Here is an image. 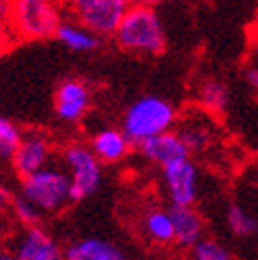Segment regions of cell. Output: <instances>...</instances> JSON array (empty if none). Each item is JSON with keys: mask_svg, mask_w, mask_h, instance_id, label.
<instances>
[{"mask_svg": "<svg viewBox=\"0 0 258 260\" xmlns=\"http://www.w3.org/2000/svg\"><path fill=\"white\" fill-rule=\"evenodd\" d=\"M9 9H11V0H0V53L15 43L9 28Z\"/></svg>", "mask_w": 258, "mask_h": 260, "instance_id": "cell-23", "label": "cell"}, {"mask_svg": "<svg viewBox=\"0 0 258 260\" xmlns=\"http://www.w3.org/2000/svg\"><path fill=\"white\" fill-rule=\"evenodd\" d=\"M3 212H5V210H0V233H3V229H5V218H3Z\"/></svg>", "mask_w": 258, "mask_h": 260, "instance_id": "cell-28", "label": "cell"}, {"mask_svg": "<svg viewBox=\"0 0 258 260\" xmlns=\"http://www.w3.org/2000/svg\"><path fill=\"white\" fill-rule=\"evenodd\" d=\"M178 110L176 106L161 95H140L129 102L121 116V129L127 138L134 142V146L142 144L159 134L176 129Z\"/></svg>", "mask_w": 258, "mask_h": 260, "instance_id": "cell-3", "label": "cell"}, {"mask_svg": "<svg viewBox=\"0 0 258 260\" xmlns=\"http://www.w3.org/2000/svg\"><path fill=\"white\" fill-rule=\"evenodd\" d=\"M140 231L150 243L154 245H172L176 243V233H174V220L170 207H159L152 205L144 210L140 218Z\"/></svg>", "mask_w": 258, "mask_h": 260, "instance_id": "cell-16", "label": "cell"}, {"mask_svg": "<svg viewBox=\"0 0 258 260\" xmlns=\"http://www.w3.org/2000/svg\"><path fill=\"white\" fill-rule=\"evenodd\" d=\"M243 81L248 83V87L258 93V63H250L243 68Z\"/></svg>", "mask_w": 258, "mask_h": 260, "instance_id": "cell-24", "label": "cell"}, {"mask_svg": "<svg viewBox=\"0 0 258 260\" xmlns=\"http://www.w3.org/2000/svg\"><path fill=\"white\" fill-rule=\"evenodd\" d=\"M55 38L61 43V47H66L72 53H93L100 47L102 36L74 19H63Z\"/></svg>", "mask_w": 258, "mask_h": 260, "instance_id": "cell-17", "label": "cell"}, {"mask_svg": "<svg viewBox=\"0 0 258 260\" xmlns=\"http://www.w3.org/2000/svg\"><path fill=\"white\" fill-rule=\"evenodd\" d=\"M161 184L170 205H195L199 197V170L190 157L161 167Z\"/></svg>", "mask_w": 258, "mask_h": 260, "instance_id": "cell-8", "label": "cell"}, {"mask_svg": "<svg viewBox=\"0 0 258 260\" xmlns=\"http://www.w3.org/2000/svg\"><path fill=\"white\" fill-rule=\"evenodd\" d=\"M13 192L11 186L7 184V182L0 178V210H9V205H11V199H13Z\"/></svg>", "mask_w": 258, "mask_h": 260, "instance_id": "cell-25", "label": "cell"}, {"mask_svg": "<svg viewBox=\"0 0 258 260\" xmlns=\"http://www.w3.org/2000/svg\"><path fill=\"white\" fill-rule=\"evenodd\" d=\"M110 38L125 53L144 57H159L167 49V34L157 9L142 3H134L127 9Z\"/></svg>", "mask_w": 258, "mask_h": 260, "instance_id": "cell-1", "label": "cell"}, {"mask_svg": "<svg viewBox=\"0 0 258 260\" xmlns=\"http://www.w3.org/2000/svg\"><path fill=\"white\" fill-rule=\"evenodd\" d=\"M89 146L104 165H117L129 157L134 142L127 138L121 127H100L89 138Z\"/></svg>", "mask_w": 258, "mask_h": 260, "instance_id": "cell-13", "label": "cell"}, {"mask_svg": "<svg viewBox=\"0 0 258 260\" xmlns=\"http://www.w3.org/2000/svg\"><path fill=\"white\" fill-rule=\"evenodd\" d=\"M190 258L192 260H233L231 252L220 241L210 239V237H203L195 248L190 250Z\"/></svg>", "mask_w": 258, "mask_h": 260, "instance_id": "cell-22", "label": "cell"}, {"mask_svg": "<svg viewBox=\"0 0 258 260\" xmlns=\"http://www.w3.org/2000/svg\"><path fill=\"white\" fill-rule=\"evenodd\" d=\"M136 3H142V5H150V7H159V5L167 3V0H136Z\"/></svg>", "mask_w": 258, "mask_h": 260, "instance_id": "cell-27", "label": "cell"}, {"mask_svg": "<svg viewBox=\"0 0 258 260\" xmlns=\"http://www.w3.org/2000/svg\"><path fill=\"white\" fill-rule=\"evenodd\" d=\"M66 260H129L119 243L102 235H83L63 245Z\"/></svg>", "mask_w": 258, "mask_h": 260, "instance_id": "cell-11", "label": "cell"}, {"mask_svg": "<svg viewBox=\"0 0 258 260\" xmlns=\"http://www.w3.org/2000/svg\"><path fill=\"white\" fill-rule=\"evenodd\" d=\"M138 152L146 163H152L157 167H165L172 161L190 157L186 144L182 142V138L178 136L176 129H170V132L142 142V144H138Z\"/></svg>", "mask_w": 258, "mask_h": 260, "instance_id": "cell-12", "label": "cell"}, {"mask_svg": "<svg viewBox=\"0 0 258 260\" xmlns=\"http://www.w3.org/2000/svg\"><path fill=\"white\" fill-rule=\"evenodd\" d=\"M9 248L19 260H66L63 245L43 224L21 226Z\"/></svg>", "mask_w": 258, "mask_h": 260, "instance_id": "cell-10", "label": "cell"}, {"mask_svg": "<svg viewBox=\"0 0 258 260\" xmlns=\"http://www.w3.org/2000/svg\"><path fill=\"white\" fill-rule=\"evenodd\" d=\"M11 218L15 220V222L19 226H36V224H43V212L38 210V207L25 197V194H21L19 190L13 194V199H11V205H9V210Z\"/></svg>", "mask_w": 258, "mask_h": 260, "instance_id": "cell-20", "label": "cell"}, {"mask_svg": "<svg viewBox=\"0 0 258 260\" xmlns=\"http://www.w3.org/2000/svg\"><path fill=\"white\" fill-rule=\"evenodd\" d=\"M224 220H227L229 231L233 233V235H237V237H254V235H258V218L237 201H231L227 205Z\"/></svg>", "mask_w": 258, "mask_h": 260, "instance_id": "cell-19", "label": "cell"}, {"mask_svg": "<svg viewBox=\"0 0 258 260\" xmlns=\"http://www.w3.org/2000/svg\"><path fill=\"white\" fill-rule=\"evenodd\" d=\"M93 104V91L87 81L68 76L63 79L53 93V114L61 125L74 127L87 119Z\"/></svg>", "mask_w": 258, "mask_h": 260, "instance_id": "cell-7", "label": "cell"}, {"mask_svg": "<svg viewBox=\"0 0 258 260\" xmlns=\"http://www.w3.org/2000/svg\"><path fill=\"white\" fill-rule=\"evenodd\" d=\"M59 165L66 170L72 186L74 201H85L100 190L104 174H102V163L91 146L85 142H68L59 150Z\"/></svg>", "mask_w": 258, "mask_h": 260, "instance_id": "cell-5", "label": "cell"}, {"mask_svg": "<svg viewBox=\"0 0 258 260\" xmlns=\"http://www.w3.org/2000/svg\"><path fill=\"white\" fill-rule=\"evenodd\" d=\"M0 260H19L11 248H0Z\"/></svg>", "mask_w": 258, "mask_h": 260, "instance_id": "cell-26", "label": "cell"}, {"mask_svg": "<svg viewBox=\"0 0 258 260\" xmlns=\"http://www.w3.org/2000/svg\"><path fill=\"white\" fill-rule=\"evenodd\" d=\"M23 132L17 127V123H13L9 116L0 114V165L11 163L13 154H15L19 142H21Z\"/></svg>", "mask_w": 258, "mask_h": 260, "instance_id": "cell-21", "label": "cell"}, {"mask_svg": "<svg viewBox=\"0 0 258 260\" xmlns=\"http://www.w3.org/2000/svg\"><path fill=\"white\" fill-rule=\"evenodd\" d=\"M176 243L182 250H192L205 237V220L195 205H170Z\"/></svg>", "mask_w": 258, "mask_h": 260, "instance_id": "cell-15", "label": "cell"}, {"mask_svg": "<svg viewBox=\"0 0 258 260\" xmlns=\"http://www.w3.org/2000/svg\"><path fill=\"white\" fill-rule=\"evenodd\" d=\"M55 159V146L53 140L43 132H25L21 136V142L11 159V170L19 180L30 176L43 167L51 165Z\"/></svg>", "mask_w": 258, "mask_h": 260, "instance_id": "cell-9", "label": "cell"}, {"mask_svg": "<svg viewBox=\"0 0 258 260\" xmlns=\"http://www.w3.org/2000/svg\"><path fill=\"white\" fill-rule=\"evenodd\" d=\"M210 119H212V114L201 110V114H197V116L190 114V116H186V119L178 121L176 132H178V136L182 138V142L186 144L190 157H192V154L208 152L214 146L216 129H214Z\"/></svg>", "mask_w": 258, "mask_h": 260, "instance_id": "cell-14", "label": "cell"}, {"mask_svg": "<svg viewBox=\"0 0 258 260\" xmlns=\"http://www.w3.org/2000/svg\"><path fill=\"white\" fill-rule=\"evenodd\" d=\"M197 104L203 112L212 116H220L229 106V87L220 79H203L195 89Z\"/></svg>", "mask_w": 258, "mask_h": 260, "instance_id": "cell-18", "label": "cell"}, {"mask_svg": "<svg viewBox=\"0 0 258 260\" xmlns=\"http://www.w3.org/2000/svg\"><path fill=\"white\" fill-rule=\"evenodd\" d=\"M66 9L61 0H11L9 28L15 41L55 38Z\"/></svg>", "mask_w": 258, "mask_h": 260, "instance_id": "cell-2", "label": "cell"}, {"mask_svg": "<svg viewBox=\"0 0 258 260\" xmlns=\"http://www.w3.org/2000/svg\"><path fill=\"white\" fill-rule=\"evenodd\" d=\"M136 0H61L66 15L100 36H112L127 9Z\"/></svg>", "mask_w": 258, "mask_h": 260, "instance_id": "cell-6", "label": "cell"}, {"mask_svg": "<svg viewBox=\"0 0 258 260\" xmlns=\"http://www.w3.org/2000/svg\"><path fill=\"white\" fill-rule=\"evenodd\" d=\"M19 192L25 194V197L43 212L45 218L63 212L74 201L70 178H68L66 170L55 163H51V165L43 167V170L21 178Z\"/></svg>", "mask_w": 258, "mask_h": 260, "instance_id": "cell-4", "label": "cell"}]
</instances>
